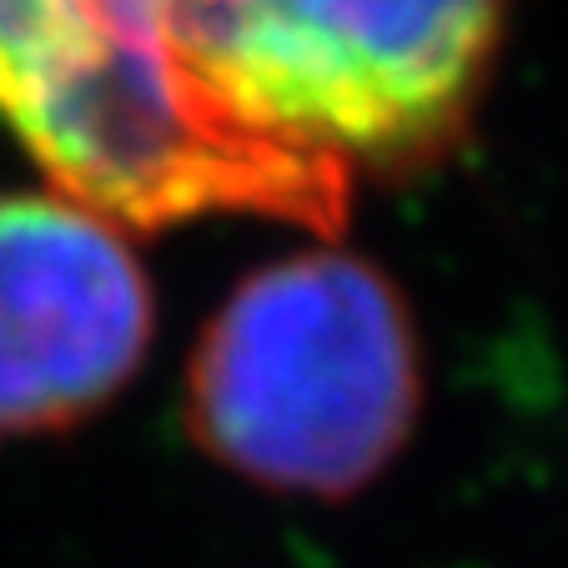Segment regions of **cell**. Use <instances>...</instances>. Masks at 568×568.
Listing matches in <instances>:
<instances>
[{
  "mask_svg": "<svg viewBox=\"0 0 568 568\" xmlns=\"http://www.w3.org/2000/svg\"><path fill=\"white\" fill-rule=\"evenodd\" d=\"M0 126L116 226L272 216L337 236L353 172L267 141L192 81L172 0H0Z\"/></svg>",
  "mask_w": 568,
  "mask_h": 568,
  "instance_id": "cell-1",
  "label": "cell"
},
{
  "mask_svg": "<svg viewBox=\"0 0 568 568\" xmlns=\"http://www.w3.org/2000/svg\"><path fill=\"white\" fill-rule=\"evenodd\" d=\"M423 347L383 267L312 247L247 272L186 363V428L212 463L287 498H353L413 438Z\"/></svg>",
  "mask_w": 568,
  "mask_h": 568,
  "instance_id": "cell-2",
  "label": "cell"
},
{
  "mask_svg": "<svg viewBox=\"0 0 568 568\" xmlns=\"http://www.w3.org/2000/svg\"><path fill=\"white\" fill-rule=\"evenodd\" d=\"M508 0H172L192 81L267 141L347 172H423L483 106Z\"/></svg>",
  "mask_w": 568,
  "mask_h": 568,
  "instance_id": "cell-3",
  "label": "cell"
},
{
  "mask_svg": "<svg viewBox=\"0 0 568 568\" xmlns=\"http://www.w3.org/2000/svg\"><path fill=\"white\" fill-rule=\"evenodd\" d=\"M151 327L126 226L61 192L0 196V443L97 418L136 377Z\"/></svg>",
  "mask_w": 568,
  "mask_h": 568,
  "instance_id": "cell-4",
  "label": "cell"
}]
</instances>
